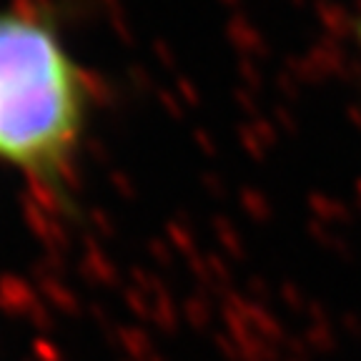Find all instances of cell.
Here are the masks:
<instances>
[{"label": "cell", "mask_w": 361, "mask_h": 361, "mask_svg": "<svg viewBox=\"0 0 361 361\" xmlns=\"http://www.w3.org/2000/svg\"><path fill=\"white\" fill-rule=\"evenodd\" d=\"M359 40H361V28H359Z\"/></svg>", "instance_id": "cell-2"}, {"label": "cell", "mask_w": 361, "mask_h": 361, "mask_svg": "<svg viewBox=\"0 0 361 361\" xmlns=\"http://www.w3.org/2000/svg\"><path fill=\"white\" fill-rule=\"evenodd\" d=\"M88 83L45 23L0 16V158L56 176L73 156Z\"/></svg>", "instance_id": "cell-1"}]
</instances>
